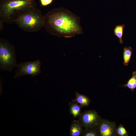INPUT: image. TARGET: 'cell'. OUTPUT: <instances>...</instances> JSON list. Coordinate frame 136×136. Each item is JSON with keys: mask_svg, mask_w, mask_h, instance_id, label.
<instances>
[{"mask_svg": "<svg viewBox=\"0 0 136 136\" xmlns=\"http://www.w3.org/2000/svg\"><path fill=\"white\" fill-rule=\"evenodd\" d=\"M80 17L63 7L54 9L44 16L47 31L59 37L72 38L83 33Z\"/></svg>", "mask_w": 136, "mask_h": 136, "instance_id": "6da1fadb", "label": "cell"}, {"mask_svg": "<svg viewBox=\"0 0 136 136\" xmlns=\"http://www.w3.org/2000/svg\"><path fill=\"white\" fill-rule=\"evenodd\" d=\"M97 135L96 132L92 130L87 131L84 134V135L85 136H96Z\"/></svg>", "mask_w": 136, "mask_h": 136, "instance_id": "2e32d148", "label": "cell"}, {"mask_svg": "<svg viewBox=\"0 0 136 136\" xmlns=\"http://www.w3.org/2000/svg\"><path fill=\"white\" fill-rule=\"evenodd\" d=\"M18 64L15 48L7 40L0 39V70L10 72Z\"/></svg>", "mask_w": 136, "mask_h": 136, "instance_id": "277c9868", "label": "cell"}, {"mask_svg": "<svg viewBox=\"0 0 136 136\" xmlns=\"http://www.w3.org/2000/svg\"><path fill=\"white\" fill-rule=\"evenodd\" d=\"M41 64L39 59L22 62L18 64L14 78L29 75L32 77L36 76L41 73Z\"/></svg>", "mask_w": 136, "mask_h": 136, "instance_id": "5b68a950", "label": "cell"}, {"mask_svg": "<svg viewBox=\"0 0 136 136\" xmlns=\"http://www.w3.org/2000/svg\"><path fill=\"white\" fill-rule=\"evenodd\" d=\"M99 130L101 136H113L115 130V125L111 122L102 120L99 123Z\"/></svg>", "mask_w": 136, "mask_h": 136, "instance_id": "52a82bcc", "label": "cell"}, {"mask_svg": "<svg viewBox=\"0 0 136 136\" xmlns=\"http://www.w3.org/2000/svg\"><path fill=\"white\" fill-rule=\"evenodd\" d=\"M76 100L78 103L84 106L89 105L90 101L87 97L78 93H76Z\"/></svg>", "mask_w": 136, "mask_h": 136, "instance_id": "7c38bea8", "label": "cell"}, {"mask_svg": "<svg viewBox=\"0 0 136 136\" xmlns=\"http://www.w3.org/2000/svg\"><path fill=\"white\" fill-rule=\"evenodd\" d=\"M81 110V106L77 104H72L70 106V112L73 116L75 117L80 115Z\"/></svg>", "mask_w": 136, "mask_h": 136, "instance_id": "4fadbf2b", "label": "cell"}, {"mask_svg": "<svg viewBox=\"0 0 136 136\" xmlns=\"http://www.w3.org/2000/svg\"><path fill=\"white\" fill-rule=\"evenodd\" d=\"M53 0H40L41 5L43 6H46L51 4Z\"/></svg>", "mask_w": 136, "mask_h": 136, "instance_id": "9a60e30c", "label": "cell"}, {"mask_svg": "<svg viewBox=\"0 0 136 136\" xmlns=\"http://www.w3.org/2000/svg\"><path fill=\"white\" fill-rule=\"evenodd\" d=\"M132 49L130 47H125L123 49V63L124 65H127L130 59L132 53Z\"/></svg>", "mask_w": 136, "mask_h": 136, "instance_id": "9c48e42d", "label": "cell"}, {"mask_svg": "<svg viewBox=\"0 0 136 136\" xmlns=\"http://www.w3.org/2000/svg\"><path fill=\"white\" fill-rule=\"evenodd\" d=\"M82 128L80 123L78 121H74L72 123L70 127V134L72 136H78L82 131Z\"/></svg>", "mask_w": 136, "mask_h": 136, "instance_id": "ba28073f", "label": "cell"}, {"mask_svg": "<svg viewBox=\"0 0 136 136\" xmlns=\"http://www.w3.org/2000/svg\"><path fill=\"white\" fill-rule=\"evenodd\" d=\"M125 27L124 24L117 25L114 30V33L115 35L116 36L119 40V41L121 44H122L123 41L122 39L123 30Z\"/></svg>", "mask_w": 136, "mask_h": 136, "instance_id": "30bf717a", "label": "cell"}, {"mask_svg": "<svg viewBox=\"0 0 136 136\" xmlns=\"http://www.w3.org/2000/svg\"><path fill=\"white\" fill-rule=\"evenodd\" d=\"M124 86L127 87L132 91L136 88V71L132 72V77Z\"/></svg>", "mask_w": 136, "mask_h": 136, "instance_id": "8fae6325", "label": "cell"}, {"mask_svg": "<svg viewBox=\"0 0 136 136\" xmlns=\"http://www.w3.org/2000/svg\"><path fill=\"white\" fill-rule=\"evenodd\" d=\"M35 0H0V20L8 24L26 12L37 8Z\"/></svg>", "mask_w": 136, "mask_h": 136, "instance_id": "7a4b0ae2", "label": "cell"}, {"mask_svg": "<svg viewBox=\"0 0 136 136\" xmlns=\"http://www.w3.org/2000/svg\"><path fill=\"white\" fill-rule=\"evenodd\" d=\"M117 133L119 136H123L128 135V133L125 128L121 125L117 129Z\"/></svg>", "mask_w": 136, "mask_h": 136, "instance_id": "5bb4252c", "label": "cell"}, {"mask_svg": "<svg viewBox=\"0 0 136 136\" xmlns=\"http://www.w3.org/2000/svg\"><path fill=\"white\" fill-rule=\"evenodd\" d=\"M14 23L25 31L35 32L44 27V16L40 10L36 8L23 14L15 21Z\"/></svg>", "mask_w": 136, "mask_h": 136, "instance_id": "3957f363", "label": "cell"}, {"mask_svg": "<svg viewBox=\"0 0 136 136\" xmlns=\"http://www.w3.org/2000/svg\"><path fill=\"white\" fill-rule=\"evenodd\" d=\"M80 119L83 125L86 128L94 126L99 122V117L93 111H86L80 117Z\"/></svg>", "mask_w": 136, "mask_h": 136, "instance_id": "8992f818", "label": "cell"}]
</instances>
